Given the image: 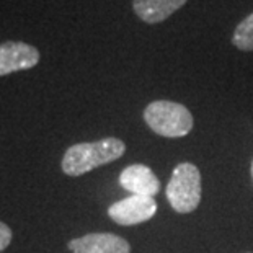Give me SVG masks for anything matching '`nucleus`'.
I'll list each match as a JSON object with an SVG mask.
<instances>
[{
	"label": "nucleus",
	"instance_id": "f257e3e1",
	"mask_svg": "<svg viewBox=\"0 0 253 253\" xmlns=\"http://www.w3.org/2000/svg\"><path fill=\"white\" fill-rule=\"evenodd\" d=\"M125 152L126 144L118 137H105L96 142H80L66 150L61 167L66 175L80 176L101 165L115 162Z\"/></svg>",
	"mask_w": 253,
	"mask_h": 253
},
{
	"label": "nucleus",
	"instance_id": "f03ea898",
	"mask_svg": "<svg viewBox=\"0 0 253 253\" xmlns=\"http://www.w3.org/2000/svg\"><path fill=\"white\" fill-rule=\"evenodd\" d=\"M144 121L155 134L164 137H183L193 129V115L176 101L157 100L145 106Z\"/></svg>",
	"mask_w": 253,
	"mask_h": 253
},
{
	"label": "nucleus",
	"instance_id": "7ed1b4c3",
	"mask_svg": "<svg viewBox=\"0 0 253 253\" xmlns=\"http://www.w3.org/2000/svg\"><path fill=\"white\" fill-rule=\"evenodd\" d=\"M201 173L195 164L183 162L173 169L165 195L170 206L180 214L193 212L201 201Z\"/></svg>",
	"mask_w": 253,
	"mask_h": 253
},
{
	"label": "nucleus",
	"instance_id": "20e7f679",
	"mask_svg": "<svg viewBox=\"0 0 253 253\" xmlns=\"http://www.w3.org/2000/svg\"><path fill=\"white\" fill-rule=\"evenodd\" d=\"M157 212V203L150 196L131 195L108 208V216L120 225H136L152 219Z\"/></svg>",
	"mask_w": 253,
	"mask_h": 253
},
{
	"label": "nucleus",
	"instance_id": "39448f33",
	"mask_svg": "<svg viewBox=\"0 0 253 253\" xmlns=\"http://www.w3.org/2000/svg\"><path fill=\"white\" fill-rule=\"evenodd\" d=\"M40 62V51L21 41H5L0 44V77L18 71H28Z\"/></svg>",
	"mask_w": 253,
	"mask_h": 253
},
{
	"label": "nucleus",
	"instance_id": "423d86ee",
	"mask_svg": "<svg viewBox=\"0 0 253 253\" xmlns=\"http://www.w3.org/2000/svg\"><path fill=\"white\" fill-rule=\"evenodd\" d=\"M72 253H131V245L120 235L108 232L87 234L69 242Z\"/></svg>",
	"mask_w": 253,
	"mask_h": 253
},
{
	"label": "nucleus",
	"instance_id": "0eeeda50",
	"mask_svg": "<svg viewBox=\"0 0 253 253\" xmlns=\"http://www.w3.org/2000/svg\"><path fill=\"white\" fill-rule=\"evenodd\" d=\"M120 185L131 195L154 198L160 191V181L152 169L142 164L126 167L120 175Z\"/></svg>",
	"mask_w": 253,
	"mask_h": 253
},
{
	"label": "nucleus",
	"instance_id": "6e6552de",
	"mask_svg": "<svg viewBox=\"0 0 253 253\" xmlns=\"http://www.w3.org/2000/svg\"><path fill=\"white\" fill-rule=\"evenodd\" d=\"M188 0H132V10L149 25L160 23L180 10Z\"/></svg>",
	"mask_w": 253,
	"mask_h": 253
},
{
	"label": "nucleus",
	"instance_id": "1a4fd4ad",
	"mask_svg": "<svg viewBox=\"0 0 253 253\" xmlns=\"http://www.w3.org/2000/svg\"><path fill=\"white\" fill-rule=\"evenodd\" d=\"M232 44L240 51H253V13L237 25L232 35Z\"/></svg>",
	"mask_w": 253,
	"mask_h": 253
},
{
	"label": "nucleus",
	"instance_id": "9d476101",
	"mask_svg": "<svg viewBox=\"0 0 253 253\" xmlns=\"http://www.w3.org/2000/svg\"><path fill=\"white\" fill-rule=\"evenodd\" d=\"M13 232L5 222H0V252H3L12 242Z\"/></svg>",
	"mask_w": 253,
	"mask_h": 253
},
{
	"label": "nucleus",
	"instance_id": "9b49d317",
	"mask_svg": "<svg viewBox=\"0 0 253 253\" xmlns=\"http://www.w3.org/2000/svg\"><path fill=\"white\" fill-rule=\"evenodd\" d=\"M252 178H253V160H252Z\"/></svg>",
	"mask_w": 253,
	"mask_h": 253
}]
</instances>
